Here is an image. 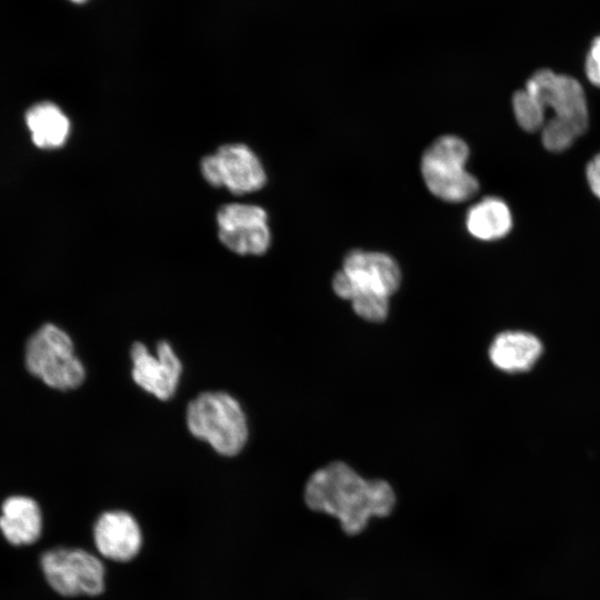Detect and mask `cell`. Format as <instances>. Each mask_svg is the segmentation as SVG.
Instances as JSON below:
<instances>
[{"label":"cell","instance_id":"obj_7","mask_svg":"<svg viewBox=\"0 0 600 600\" xmlns=\"http://www.w3.org/2000/svg\"><path fill=\"white\" fill-rule=\"evenodd\" d=\"M401 282V272L396 260L383 252L350 251L343 260L342 270L332 279L334 293L351 300L359 293L393 294Z\"/></svg>","mask_w":600,"mask_h":600},{"label":"cell","instance_id":"obj_1","mask_svg":"<svg viewBox=\"0 0 600 600\" xmlns=\"http://www.w3.org/2000/svg\"><path fill=\"white\" fill-rule=\"evenodd\" d=\"M304 501L311 510L336 517L344 533L356 536L370 518L392 512L396 494L387 481L367 480L347 463L334 461L309 478Z\"/></svg>","mask_w":600,"mask_h":600},{"label":"cell","instance_id":"obj_6","mask_svg":"<svg viewBox=\"0 0 600 600\" xmlns=\"http://www.w3.org/2000/svg\"><path fill=\"white\" fill-rule=\"evenodd\" d=\"M39 566L50 589L61 597H96L104 590V566L84 549H47L39 557Z\"/></svg>","mask_w":600,"mask_h":600},{"label":"cell","instance_id":"obj_19","mask_svg":"<svg viewBox=\"0 0 600 600\" xmlns=\"http://www.w3.org/2000/svg\"><path fill=\"white\" fill-rule=\"evenodd\" d=\"M586 178L590 190L600 200V153L596 154L588 162Z\"/></svg>","mask_w":600,"mask_h":600},{"label":"cell","instance_id":"obj_10","mask_svg":"<svg viewBox=\"0 0 600 600\" xmlns=\"http://www.w3.org/2000/svg\"><path fill=\"white\" fill-rule=\"evenodd\" d=\"M131 376L144 391L166 401L174 394L182 373V363L171 344L159 341L156 354L142 342H134L130 349Z\"/></svg>","mask_w":600,"mask_h":600},{"label":"cell","instance_id":"obj_15","mask_svg":"<svg viewBox=\"0 0 600 600\" xmlns=\"http://www.w3.org/2000/svg\"><path fill=\"white\" fill-rule=\"evenodd\" d=\"M26 123L33 143L42 149L60 148L69 137V119L52 102H41L30 108L26 114Z\"/></svg>","mask_w":600,"mask_h":600},{"label":"cell","instance_id":"obj_20","mask_svg":"<svg viewBox=\"0 0 600 600\" xmlns=\"http://www.w3.org/2000/svg\"><path fill=\"white\" fill-rule=\"evenodd\" d=\"M68 1L72 2V3H76V4H81V3L87 2L88 0H68Z\"/></svg>","mask_w":600,"mask_h":600},{"label":"cell","instance_id":"obj_2","mask_svg":"<svg viewBox=\"0 0 600 600\" xmlns=\"http://www.w3.org/2000/svg\"><path fill=\"white\" fill-rule=\"evenodd\" d=\"M523 90L537 102L544 117L548 109L552 110V116L541 129V141L548 151L569 149L587 131V97L576 78L541 68L528 78Z\"/></svg>","mask_w":600,"mask_h":600},{"label":"cell","instance_id":"obj_13","mask_svg":"<svg viewBox=\"0 0 600 600\" xmlns=\"http://www.w3.org/2000/svg\"><path fill=\"white\" fill-rule=\"evenodd\" d=\"M542 352L540 340L530 333L508 331L498 334L490 348L491 362L502 371L529 370Z\"/></svg>","mask_w":600,"mask_h":600},{"label":"cell","instance_id":"obj_16","mask_svg":"<svg viewBox=\"0 0 600 600\" xmlns=\"http://www.w3.org/2000/svg\"><path fill=\"white\" fill-rule=\"evenodd\" d=\"M512 109L518 124L527 132L541 131L546 117L537 102L523 89L514 92Z\"/></svg>","mask_w":600,"mask_h":600},{"label":"cell","instance_id":"obj_9","mask_svg":"<svg viewBox=\"0 0 600 600\" xmlns=\"http://www.w3.org/2000/svg\"><path fill=\"white\" fill-rule=\"evenodd\" d=\"M220 241L238 254H263L270 247L271 233L267 212L258 206L229 203L217 213Z\"/></svg>","mask_w":600,"mask_h":600},{"label":"cell","instance_id":"obj_8","mask_svg":"<svg viewBox=\"0 0 600 600\" xmlns=\"http://www.w3.org/2000/svg\"><path fill=\"white\" fill-rule=\"evenodd\" d=\"M201 172L211 186L224 187L234 194L253 192L267 181L254 152L240 143L224 144L201 160Z\"/></svg>","mask_w":600,"mask_h":600},{"label":"cell","instance_id":"obj_18","mask_svg":"<svg viewBox=\"0 0 600 600\" xmlns=\"http://www.w3.org/2000/svg\"><path fill=\"white\" fill-rule=\"evenodd\" d=\"M583 69L588 81L600 88V34L596 36L590 42Z\"/></svg>","mask_w":600,"mask_h":600},{"label":"cell","instance_id":"obj_14","mask_svg":"<svg viewBox=\"0 0 600 600\" xmlns=\"http://www.w3.org/2000/svg\"><path fill=\"white\" fill-rule=\"evenodd\" d=\"M466 226L472 237L482 241H494L510 232L512 214L502 199L487 197L469 209Z\"/></svg>","mask_w":600,"mask_h":600},{"label":"cell","instance_id":"obj_3","mask_svg":"<svg viewBox=\"0 0 600 600\" xmlns=\"http://www.w3.org/2000/svg\"><path fill=\"white\" fill-rule=\"evenodd\" d=\"M186 421L193 437L222 456H236L247 443L246 414L238 400L224 391L198 394L187 407Z\"/></svg>","mask_w":600,"mask_h":600},{"label":"cell","instance_id":"obj_12","mask_svg":"<svg viewBox=\"0 0 600 600\" xmlns=\"http://www.w3.org/2000/svg\"><path fill=\"white\" fill-rule=\"evenodd\" d=\"M42 510L36 499L12 494L0 504V534L12 547L32 546L42 536Z\"/></svg>","mask_w":600,"mask_h":600},{"label":"cell","instance_id":"obj_4","mask_svg":"<svg viewBox=\"0 0 600 600\" xmlns=\"http://www.w3.org/2000/svg\"><path fill=\"white\" fill-rule=\"evenodd\" d=\"M24 364L31 376L60 391L78 388L86 378L84 367L76 354L72 339L53 323L41 326L28 339Z\"/></svg>","mask_w":600,"mask_h":600},{"label":"cell","instance_id":"obj_5","mask_svg":"<svg viewBox=\"0 0 600 600\" xmlns=\"http://www.w3.org/2000/svg\"><path fill=\"white\" fill-rule=\"evenodd\" d=\"M469 147L459 137L442 136L421 158V173L429 191L448 202H462L479 190L477 178L466 169Z\"/></svg>","mask_w":600,"mask_h":600},{"label":"cell","instance_id":"obj_17","mask_svg":"<svg viewBox=\"0 0 600 600\" xmlns=\"http://www.w3.org/2000/svg\"><path fill=\"white\" fill-rule=\"evenodd\" d=\"M353 311L370 322L383 321L389 311V297L377 293H359L351 300Z\"/></svg>","mask_w":600,"mask_h":600},{"label":"cell","instance_id":"obj_11","mask_svg":"<svg viewBox=\"0 0 600 600\" xmlns=\"http://www.w3.org/2000/svg\"><path fill=\"white\" fill-rule=\"evenodd\" d=\"M98 552L114 562L134 559L142 547V532L136 518L124 510L101 513L93 524Z\"/></svg>","mask_w":600,"mask_h":600}]
</instances>
